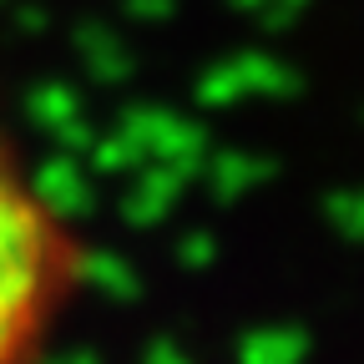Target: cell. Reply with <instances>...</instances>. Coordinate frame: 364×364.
Returning a JSON list of instances; mask_svg holds the SVG:
<instances>
[{
	"label": "cell",
	"mask_w": 364,
	"mask_h": 364,
	"mask_svg": "<svg viewBox=\"0 0 364 364\" xmlns=\"http://www.w3.org/2000/svg\"><path fill=\"white\" fill-rule=\"evenodd\" d=\"M86 289V243L0 127V364H46Z\"/></svg>",
	"instance_id": "1"
}]
</instances>
